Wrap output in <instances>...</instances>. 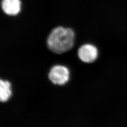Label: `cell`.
<instances>
[{
	"mask_svg": "<svg viewBox=\"0 0 127 127\" xmlns=\"http://www.w3.org/2000/svg\"><path fill=\"white\" fill-rule=\"evenodd\" d=\"M0 5L3 12L9 16H16L21 11L20 0H1Z\"/></svg>",
	"mask_w": 127,
	"mask_h": 127,
	"instance_id": "obj_4",
	"label": "cell"
},
{
	"mask_svg": "<svg viewBox=\"0 0 127 127\" xmlns=\"http://www.w3.org/2000/svg\"><path fill=\"white\" fill-rule=\"evenodd\" d=\"M75 32L69 27L58 26L54 28L47 37V47L55 54H61L71 50L74 45Z\"/></svg>",
	"mask_w": 127,
	"mask_h": 127,
	"instance_id": "obj_1",
	"label": "cell"
},
{
	"mask_svg": "<svg viewBox=\"0 0 127 127\" xmlns=\"http://www.w3.org/2000/svg\"><path fill=\"white\" fill-rule=\"evenodd\" d=\"M69 71L66 67L62 65H56L51 68L49 77L51 82L55 84L62 85L68 82Z\"/></svg>",
	"mask_w": 127,
	"mask_h": 127,
	"instance_id": "obj_2",
	"label": "cell"
},
{
	"mask_svg": "<svg viewBox=\"0 0 127 127\" xmlns=\"http://www.w3.org/2000/svg\"><path fill=\"white\" fill-rule=\"evenodd\" d=\"M11 84L9 81H0V100L5 102L9 100L11 95Z\"/></svg>",
	"mask_w": 127,
	"mask_h": 127,
	"instance_id": "obj_5",
	"label": "cell"
},
{
	"mask_svg": "<svg viewBox=\"0 0 127 127\" xmlns=\"http://www.w3.org/2000/svg\"><path fill=\"white\" fill-rule=\"evenodd\" d=\"M98 51L95 46L85 43L81 46L77 51V55L83 62L91 63L94 62L98 57Z\"/></svg>",
	"mask_w": 127,
	"mask_h": 127,
	"instance_id": "obj_3",
	"label": "cell"
}]
</instances>
